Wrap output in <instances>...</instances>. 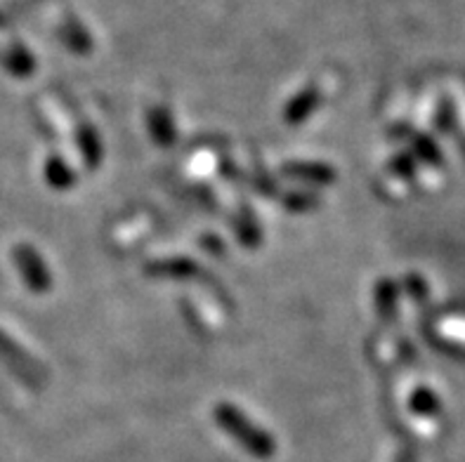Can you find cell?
Returning a JSON list of instances; mask_svg holds the SVG:
<instances>
[{
  "label": "cell",
  "mask_w": 465,
  "mask_h": 462,
  "mask_svg": "<svg viewBox=\"0 0 465 462\" xmlns=\"http://www.w3.org/2000/svg\"><path fill=\"white\" fill-rule=\"evenodd\" d=\"M17 260H19V270H22L24 279L29 283V288L34 290H45L47 288V271L45 267L41 264V258L31 252L29 248H19L17 251Z\"/></svg>",
  "instance_id": "obj_1"
}]
</instances>
